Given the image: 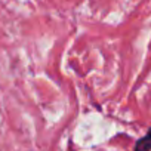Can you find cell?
I'll list each match as a JSON object with an SVG mask.
<instances>
[{"label": "cell", "mask_w": 151, "mask_h": 151, "mask_svg": "<svg viewBox=\"0 0 151 151\" xmlns=\"http://www.w3.org/2000/svg\"><path fill=\"white\" fill-rule=\"evenodd\" d=\"M135 151H151V129L145 136L136 141L135 144Z\"/></svg>", "instance_id": "6da1fadb"}]
</instances>
